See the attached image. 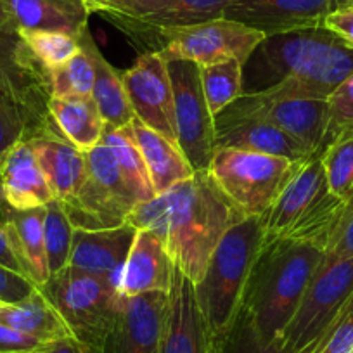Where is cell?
I'll return each instance as SVG.
<instances>
[{"label":"cell","mask_w":353,"mask_h":353,"mask_svg":"<svg viewBox=\"0 0 353 353\" xmlns=\"http://www.w3.org/2000/svg\"><path fill=\"white\" fill-rule=\"evenodd\" d=\"M353 73V49L325 26L265 37L243 66L244 96L324 99Z\"/></svg>","instance_id":"cell-1"},{"label":"cell","mask_w":353,"mask_h":353,"mask_svg":"<svg viewBox=\"0 0 353 353\" xmlns=\"http://www.w3.org/2000/svg\"><path fill=\"white\" fill-rule=\"evenodd\" d=\"M241 216L213 185L206 172H196L151 201L139 203L127 223L161 237L175 269L198 284L216 244Z\"/></svg>","instance_id":"cell-2"},{"label":"cell","mask_w":353,"mask_h":353,"mask_svg":"<svg viewBox=\"0 0 353 353\" xmlns=\"http://www.w3.org/2000/svg\"><path fill=\"white\" fill-rule=\"evenodd\" d=\"M324 260V248L310 243L281 239L265 244L243 308L265 343H279Z\"/></svg>","instance_id":"cell-3"},{"label":"cell","mask_w":353,"mask_h":353,"mask_svg":"<svg viewBox=\"0 0 353 353\" xmlns=\"http://www.w3.org/2000/svg\"><path fill=\"white\" fill-rule=\"evenodd\" d=\"M265 248L261 216H241L216 244L205 276L194 284L196 300L216 343L222 341L246 301L254 267Z\"/></svg>","instance_id":"cell-4"},{"label":"cell","mask_w":353,"mask_h":353,"mask_svg":"<svg viewBox=\"0 0 353 353\" xmlns=\"http://www.w3.org/2000/svg\"><path fill=\"white\" fill-rule=\"evenodd\" d=\"M348 203L329 191L321 156H312L261 216L265 244L286 239L327 250Z\"/></svg>","instance_id":"cell-5"},{"label":"cell","mask_w":353,"mask_h":353,"mask_svg":"<svg viewBox=\"0 0 353 353\" xmlns=\"http://www.w3.org/2000/svg\"><path fill=\"white\" fill-rule=\"evenodd\" d=\"M305 161L216 148L205 172L239 215L263 216Z\"/></svg>","instance_id":"cell-6"},{"label":"cell","mask_w":353,"mask_h":353,"mask_svg":"<svg viewBox=\"0 0 353 353\" xmlns=\"http://www.w3.org/2000/svg\"><path fill=\"white\" fill-rule=\"evenodd\" d=\"M39 290L59 312L73 338L103 350L121 307V294L113 283L66 267Z\"/></svg>","instance_id":"cell-7"},{"label":"cell","mask_w":353,"mask_h":353,"mask_svg":"<svg viewBox=\"0 0 353 353\" xmlns=\"http://www.w3.org/2000/svg\"><path fill=\"white\" fill-rule=\"evenodd\" d=\"M87 179L68 203H61L74 229H113L127 223L139 205L118 166L113 151L103 141L85 152Z\"/></svg>","instance_id":"cell-8"},{"label":"cell","mask_w":353,"mask_h":353,"mask_svg":"<svg viewBox=\"0 0 353 353\" xmlns=\"http://www.w3.org/2000/svg\"><path fill=\"white\" fill-rule=\"evenodd\" d=\"M353 298V256L324 261L305 291L279 346L286 353H308L338 321Z\"/></svg>","instance_id":"cell-9"},{"label":"cell","mask_w":353,"mask_h":353,"mask_svg":"<svg viewBox=\"0 0 353 353\" xmlns=\"http://www.w3.org/2000/svg\"><path fill=\"white\" fill-rule=\"evenodd\" d=\"M258 30L234 19L216 18L199 25L163 30L154 37L156 52L170 61H192L198 66L236 59L246 64L251 54L263 42Z\"/></svg>","instance_id":"cell-10"},{"label":"cell","mask_w":353,"mask_h":353,"mask_svg":"<svg viewBox=\"0 0 353 353\" xmlns=\"http://www.w3.org/2000/svg\"><path fill=\"white\" fill-rule=\"evenodd\" d=\"M170 80L175 108L176 145L194 172H205L215 152V117L210 113L199 80V66L192 61H170Z\"/></svg>","instance_id":"cell-11"},{"label":"cell","mask_w":353,"mask_h":353,"mask_svg":"<svg viewBox=\"0 0 353 353\" xmlns=\"http://www.w3.org/2000/svg\"><path fill=\"white\" fill-rule=\"evenodd\" d=\"M215 118L263 121L286 132L312 156H319L325 145L329 106L324 99H269L261 96H243Z\"/></svg>","instance_id":"cell-12"},{"label":"cell","mask_w":353,"mask_h":353,"mask_svg":"<svg viewBox=\"0 0 353 353\" xmlns=\"http://www.w3.org/2000/svg\"><path fill=\"white\" fill-rule=\"evenodd\" d=\"M230 0H120L97 14L134 39L223 18Z\"/></svg>","instance_id":"cell-13"},{"label":"cell","mask_w":353,"mask_h":353,"mask_svg":"<svg viewBox=\"0 0 353 353\" xmlns=\"http://www.w3.org/2000/svg\"><path fill=\"white\" fill-rule=\"evenodd\" d=\"M135 118L176 144L173 88L168 63L156 50H145L121 73Z\"/></svg>","instance_id":"cell-14"},{"label":"cell","mask_w":353,"mask_h":353,"mask_svg":"<svg viewBox=\"0 0 353 353\" xmlns=\"http://www.w3.org/2000/svg\"><path fill=\"white\" fill-rule=\"evenodd\" d=\"M339 0H230L223 18L258 30L265 37L324 26Z\"/></svg>","instance_id":"cell-15"},{"label":"cell","mask_w":353,"mask_h":353,"mask_svg":"<svg viewBox=\"0 0 353 353\" xmlns=\"http://www.w3.org/2000/svg\"><path fill=\"white\" fill-rule=\"evenodd\" d=\"M159 353H219V343L196 300L194 284L175 269Z\"/></svg>","instance_id":"cell-16"},{"label":"cell","mask_w":353,"mask_h":353,"mask_svg":"<svg viewBox=\"0 0 353 353\" xmlns=\"http://www.w3.org/2000/svg\"><path fill=\"white\" fill-rule=\"evenodd\" d=\"M168 293L121 296L120 314L103 353H159Z\"/></svg>","instance_id":"cell-17"},{"label":"cell","mask_w":353,"mask_h":353,"mask_svg":"<svg viewBox=\"0 0 353 353\" xmlns=\"http://www.w3.org/2000/svg\"><path fill=\"white\" fill-rule=\"evenodd\" d=\"M0 92L39 111H49L47 71L32 56L18 28L0 32Z\"/></svg>","instance_id":"cell-18"},{"label":"cell","mask_w":353,"mask_h":353,"mask_svg":"<svg viewBox=\"0 0 353 353\" xmlns=\"http://www.w3.org/2000/svg\"><path fill=\"white\" fill-rule=\"evenodd\" d=\"M137 230L128 223L113 229H74L68 267L94 274L118 288Z\"/></svg>","instance_id":"cell-19"},{"label":"cell","mask_w":353,"mask_h":353,"mask_svg":"<svg viewBox=\"0 0 353 353\" xmlns=\"http://www.w3.org/2000/svg\"><path fill=\"white\" fill-rule=\"evenodd\" d=\"M54 199L32 141L18 142L0 158V203L12 210H33Z\"/></svg>","instance_id":"cell-20"},{"label":"cell","mask_w":353,"mask_h":353,"mask_svg":"<svg viewBox=\"0 0 353 353\" xmlns=\"http://www.w3.org/2000/svg\"><path fill=\"white\" fill-rule=\"evenodd\" d=\"M175 265L170 260L161 237L151 230H137L127 261L120 276L118 291L121 296L144 293H168Z\"/></svg>","instance_id":"cell-21"},{"label":"cell","mask_w":353,"mask_h":353,"mask_svg":"<svg viewBox=\"0 0 353 353\" xmlns=\"http://www.w3.org/2000/svg\"><path fill=\"white\" fill-rule=\"evenodd\" d=\"M46 206L33 210H12L0 203V227L4 230L21 272L35 288L49 281L46 239H43Z\"/></svg>","instance_id":"cell-22"},{"label":"cell","mask_w":353,"mask_h":353,"mask_svg":"<svg viewBox=\"0 0 353 353\" xmlns=\"http://www.w3.org/2000/svg\"><path fill=\"white\" fill-rule=\"evenodd\" d=\"M215 145L225 149L279 156L291 161H305L310 152L286 132L263 121L222 120L215 118Z\"/></svg>","instance_id":"cell-23"},{"label":"cell","mask_w":353,"mask_h":353,"mask_svg":"<svg viewBox=\"0 0 353 353\" xmlns=\"http://www.w3.org/2000/svg\"><path fill=\"white\" fill-rule=\"evenodd\" d=\"M32 145L57 201L73 199L87 179L85 152L70 144L61 132L32 139Z\"/></svg>","instance_id":"cell-24"},{"label":"cell","mask_w":353,"mask_h":353,"mask_svg":"<svg viewBox=\"0 0 353 353\" xmlns=\"http://www.w3.org/2000/svg\"><path fill=\"white\" fill-rule=\"evenodd\" d=\"M80 49L88 56L94 66V88L92 97L96 101L99 113L106 127L120 128L130 123L135 118L134 110L125 90L123 77L113 64L101 54L99 47L94 42L90 30H83L78 35Z\"/></svg>","instance_id":"cell-25"},{"label":"cell","mask_w":353,"mask_h":353,"mask_svg":"<svg viewBox=\"0 0 353 353\" xmlns=\"http://www.w3.org/2000/svg\"><path fill=\"white\" fill-rule=\"evenodd\" d=\"M128 125L145 163L156 196L163 194L179 182L188 181L194 175L196 172L182 154L179 145L170 142L152 128L142 125L137 118H134Z\"/></svg>","instance_id":"cell-26"},{"label":"cell","mask_w":353,"mask_h":353,"mask_svg":"<svg viewBox=\"0 0 353 353\" xmlns=\"http://www.w3.org/2000/svg\"><path fill=\"white\" fill-rule=\"evenodd\" d=\"M18 30H52L78 37L90 14L78 0H2Z\"/></svg>","instance_id":"cell-27"},{"label":"cell","mask_w":353,"mask_h":353,"mask_svg":"<svg viewBox=\"0 0 353 353\" xmlns=\"http://www.w3.org/2000/svg\"><path fill=\"white\" fill-rule=\"evenodd\" d=\"M47 110L63 137L81 152L103 141L106 123L94 97H49Z\"/></svg>","instance_id":"cell-28"},{"label":"cell","mask_w":353,"mask_h":353,"mask_svg":"<svg viewBox=\"0 0 353 353\" xmlns=\"http://www.w3.org/2000/svg\"><path fill=\"white\" fill-rule=\"evenodd\" d=\"M0 322L43 343L73 336L59 312L39 288L18 303H0Z\"/></svg>","instance_id":"cell-29"},{"label":"cell","mask_w":353,"mask_h":353,"mask_svg":"<svg viewBox=\"0 0 353 353\" xmlns=\"http://www.w3.org/2000/svg\"><path fill=\"white\" fill-rule=\"evenodd\" d=\"M56 132H59V128L50 118L49 111H39L0 92V158L18 142Z\"/></svg>","instance_id":"cell-30"},{"label":"cell","mask_w":353,"mask_h":353,"mask_svg":"<svg viewBox=\"0 0 353 353\" xmlns=\"http://www.w3.org/2000/svg\"><path fill=\"white\" fill-rule=\"evenodd\" d=\"M103 142L113 151L125 181H127L128 188L132 189L137 201L144 203L156 198L148 168H145V163L142 159L141 151H139L134 134H132L130 125H125L120 128L106 127L103 134Z\"/></svg>","instance_id":"cell-31"},{"label":"cell","mask_w":353,"mask_h":353,"mask_svg":"<svg viewBox=\"0 0 353 353\" xmlns=\"http://www.w3.org/2000/svg\"><path fill=\"white\" fill-rule=\"evenodd\" d=\"M203 94L213 117L244 96L243 64L236 59L199 66Z\"/></svg>","instance_id":"cell-32"},{"label":"cell","mask_w":353,"mask_h":353,"mask_svg":"<svg viewBox=\"0 0 353 353\" xmlns=\"http://www.w3.org/2000/svg\"><path fill=\"white\" fill-rule=\"evenodd\" d=\"M32 56L46 71L56 70L80 52L78 37L52 30H18Z\"/></svg>","instance_id":"cell-33"},{"label":"cell","mask_w":353,"mask_h":353,"mask_svg":"<svg viewBox=\"0 0 353 353\" xmlns=\"http://www.w3.org/2000/svg\"><path fill=\"white\" fill-rule=\"evenodd\" d=\"M74 227L71 225L63 205L57 199L46 206L43 239H46L47 263L50 276H56L70 263Z\"/></svg>","instance_id":"cell-34"},{"label":"cell","mask_w":353,"mask_h":353,"mask_svg":"<svg viewBox=\"0 0 353 353\" xmlns=\"http://www.w3.org/2000/svg\"><path fill=\"white\" fill-rule=\"evenodd\" d=\"M47 78L50 97H92L94 66L81 49L63 66L47 71Z\"/></svg>","instance_id":"cell-35"},{"label":"cell","mask_w":353,"mask_h":353,"mask_svg":"<svg viewBox=\"0 0 353 353\" xmlns=\"http://www.w3.org/2000/svg\"><path fill=\"white\" fill-rule=\"evenodd\" d=\"M319 156L329 191L336 198L350 201L353 198V137L331 142Z\"/></svg>","instance_id":"cell-36"},{"label":"cell","mask_w":353,"mask_h":353,"mask_svg":"<svg viewBox=\"0 0 353 353\" xmlns=\"http://www.w3.org/2000/svg\"><path fill=\"white\" fill-rule=\"evenodd\" d=\"M329 121L325 145L343 137H353V73L327 99Z\"/></svg>","instance_id":"cell-37"},{"label":"cell","mask_w":353,"mask_h":353,"mask_svg":"<svg viewBox=\"0 0 353 353\" xmlns=\"http://www.w3.org/2000/svg\"><path fill=\"white\" fill-rule=\"evenodd\" d=\"M219 353H286L279 343H265L260 338L246 315L241 312L239 319L229 334L219 343Z\"/></svg>","instance_id":"cell-38"},{"label":"cell","mask_w":353,"mask_h":353,"mask_svg":"<svg viewBox=\"0 0 353 353\" xmlns=\"http://www.w3.org/2000/svg\"><path fill=\"white\" fill-rule=\"evenodd\" d=\"M308 353H353V298Z\"/></svg>","instance_id":"cell-39"},{"label":"cell","mask_w":353,"mask_h":353,"mask_svg":"<svg viewBox=\"0 0 353 353\" xmlns=\"http://www.w3.org/2000/svg\"><path fill=\"white\" fill-rule=\"evenodd\" d=\"M348 256H353V198L350 199L345 215L329 241L324 261H334Z\"/></svg>","instance_id":"cell-40"},{"label":"cell","mask_w":353,"mask_h":353,"mask_svg":"<svg viewBox=\"0 0 353 353\" xmlns=\"http://www.w3.org/2000/svg\"><path fill=\"white\" fill-rule=\"evenodd\" d=\"M49 345L0 322V353H40Z\"/></svg>","instance_id":"cell-41"},{"label":"cell","mask_w":353,"mask_h":353,"mask_svg":"<svg viewBox=\"0 0 353 353\" xmlns=\"http://www.w3.org/2000/svg\"><path fill=\"white\" fill-rule=\"evenodd\" d=\"M35 291V286L21 274L0 265V303H18Z\"/></svg>","instance_id":"cell-42"},{"label":"cell","mask_w":353,"mask_h":353,"mask_svg":"<svg viewBox=\"0 0 353 353\" xmlns=\"http://www.w3.org/2000/svg\"><path fill=\"white\" fill-rule=\"evenodd\" d=\"M324 26L353 49V4H343L329 12Z\"/></svg>","instance_id":"cell-43"},{"label":"cell","mask_w":353,"mask_h":353,"mask_svg":"<svg viewBox=\"0 0 353 353\" xmlns=\"http://www.w3.org/2000/svg\"><path fill=\"white\" fill-rule=\"evenodd\" d=\"M40 353H103V350L94 348V346L90 345H85V343L78 341L77 338L70 336V338L50 343V345Z\"/></svg>","instance_id":"cell-44"},{"label":"cell","mask_w":353,"mask_h":353,"mask_svg":"<svg viewBox=\"0 0 353 353\" xmlns=\"http://www.w3.org/2000/svg\"><path fill=\"white\" fill-rule=\"evenodd\" d=\"M0 265H4V267H8V269L12 270V272L21 274L23 276L21 267H19V261L16 260L14 253H12L11 246H9V241H8V237H6L2 227H0Z\"/></svg>","instance_id":"cell-45"},{"label":"cell","mask_w":353,"mask_h":353,"mask_svg":"<svg viewBox=\"0 0 353 353\" xmlns=\"http://www.w3.org/2000/svg\"><path fill=\"white\" fill-rule=\"evenodd\" d=\"M78 2L87 9L88 14L92 16V14H97L101 9L108 8V6L114 4V2H120V0H78Z\"/></svg>","instance_id":"cell-46"},{"label":"cell","mask_w":353,"mask_h":353,"mask_svg":"<svg viewBox=\"0 0 353 353\" xmlns=\"http://www.w3.org/2000/svg\"><path fill=\"white\" fill-rule=\"evenodd\" d=\"M9 28H16V25L12 23L8 9H6V6L2 4V0H0V32H2V30H9Z\"/></svg>","instance_id":"cell-47"},{"label":"cell","mask_w":353,"mask_h":353,"mask_svg":"<svg viewBox=\"0 0 353 353\" xmlns=\"http://www.w3.org/2000/svg\"><path fill=\"white\" fill-rule=\"evenodd\" d=\"M341 4H353V0H339Z\"/></svg>","instance_id":"cell-48"}]
</instances>
